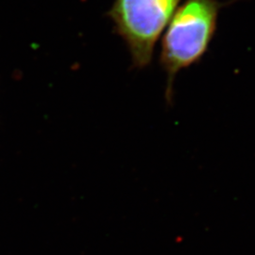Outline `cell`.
<instances>
[{"label":"cell","mask_w":255,"mask_h":255,"mask_svg":"<svg viewBox=\"0 0 255 255\" xmlns=\"http://www.w3.org/2000/svg\"><path fill=\"white\" fill-rule=\"evenodd\" d=\"M222 3L218 0H185L167 25L161 45L160 64L166 74L165 100L172 104L178 73L199 63L214 38Z\"/></svg>","instance_id":"obj_1"},{"label":"cell","mask_w":255,"mask_h":255,"mask_svg":"<svg viewBox=\"0 0 255 255\" xmlns=\"http://www.w3.org/2000/svg\"><path fill=\"white\" fill-rule=\"evenodd\" d=\"M182 0H115L108 11L134 68L148 66L159 38Z\"/></svg>","instance_id":"obj_2"}]
</instances>
